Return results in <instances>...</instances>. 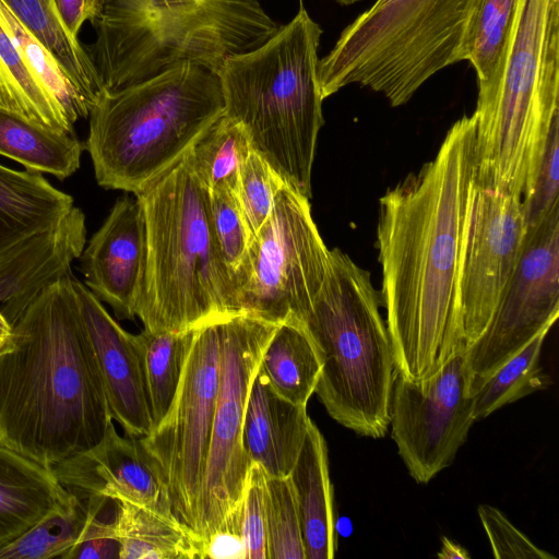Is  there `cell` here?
Returning a JSON list of instances; mask_svg holds the SVG:
<instances>
[{
    "label": "cell",
    "instance_id": "obj_1",
    "mask_svg": "<svg viewBox=\"0 0 559 559\" xmlns=\"http://www.w3.org/2000/svg\"><path fill=\"white\" fill-rule=\"evenodd\" d=\"M474 115L448 130L436 156L379 200L380 298L396 372L418 381L465 349L457 276L475 186Z\"/></svg>",
    "mask_w": 559,
    "mask_h": 559
},
{
    "label": "cell",
    "instance_id": "obj_2",
    "mask_svg": "<svg viewBox=\"0 0 559 559\" xmlns=\"http://www.w3.org/2000/svg\"><path fill=\"white\" fill-rule=\"evenodd\" d=\"M11 326L0 352V442L52 469L96 445L112 423L72 273Z\"/></svg>",
    "mask_w": 559,
    "mask_h": 559
},
{
    "label": "cell",
    "instance_id": "obj_3",
    "mask_svg": "<svg viewBox=\"0 0 559 559\" xmlns=\"http://www.w3.org/2000/svg\"><path fill=\"white\" fill-rule=\"evenodd\" d=\"M475 183L532 191L559 118V0H518L490 88L477 95Z\"/></svg>",
    "mask_w": 559,
    "mask_h": 559
},
{
    "label": "cell",
    "instance_id": "obj_4",
    "mask_svg": "<svg viewBox=\"0 0 559 559\" xmlns=\"http://www.w3.org/2000/svg\"><path fill=\"white\" fill-rule=\"evenodd\" d=\"M321 35L300 2L292 21L260 46L226 58L216 73L224 115L239 122L251 148L307 198L324 123L318 81Z\"/></svg>",
    "mask_w": 559,
    "mask_h": 559
},
{
    "label": "cell",
    "instance_id": "obj_5",
    "mask_svg": "<svg viewBox=\"0 0 559 559\" xmlns=\"http://www.w3.org/2000/svg\"><path fill=\"white\" fill-rule=\"evenodd\" d=\"M225 111L216 73L181 63L104 90L92 107L85 148L105 189L134 194L175 167Z\"/></svg>",
    "mask_w": 559,
    "mask_h": 559
},
{
    "label": "cell",
    "instance_id": "obj_6",
    "mask_svg": "<svg viewBox=\"0 0 559 559\" xmlns=\"http://www.w3.org/2000/svg\"><path fill=\"white\" fill-rule=\"evenodd\" d=\"M135 197L146 228L145 281L136 311L144 330H182L239 313L234 276L211 226L209 188L189 154Z\"/></svg>",
    "mask_w": 559,
    "mask_h": 559
},
{
    "label": "cell",
    "instance_id": "obj_7",
    "mask_svg": "<svg viewBox=\"0 0 559 559\" xmlns=\"http://www.w3.org/2000/svg\"><path fill=\"white\" fill-rule=\"evenodd\" d=\"M381 307L369 272L334 248L323 284L301 320L321 361L314 393L335 421L374 439L388 432L396 374Z\"/></svg>",
    "mask_w": 559,
    "mask_h": 559
},
{
    "label": "cell",
    "instance_id": "obj_8",
    "mask_svg": "<svg viewBox=\"0 0 559 559\" xmlns=\"http://www.w3.org/2000/svg\"><path fill=\"white\" fill-rule=\"evenodd\" d=\"M478 0H376L318 62L325 99L358 84L406 104L460 53Z\"/></svg>",
    "mask_w": 559,
    "mask_h": 559
},
{
    "label": "cell",
    "instance_id": "obj_9",
    "mask_svg": "<svg viewBox=\"0 0 559 559\" xmlns=\"http://www.w3.org/2000/svg\"><path fill=\"white\" fill-rule=\"evenodd\" d=\"M85 47L105 90L116 91L181 63L214 73L229 56L271 37L276 22L261 0H202L163 12L105 16Z\"/></svg>",
    "mask_w": 559,
    "mask_h": 559
},
{
    "label": "cell",
    "instance_id": "obj_10",
    "mask_svg": "<svg viewBox=\"0 0 559 559\" xmlns=\"http://www.w3.org/2000/svg\"><path fill=\"white\" fill-rule=\"evenodd\" d=\"M329 255L309 198L285 182L235 271L239 312L276 324L301 321L323 284Z\"/></svg>",
    "mask_w": 559,
    "mask_h": 559
},
{
    "label": "cell",
    "instance_id": "obj_11",
    "mask_svg": "<svg viewBox=\"0 0 559 559\" xmlns=\"http://www.w3.org/2000/svg\"><path fill=\"white\" fill-rule=\"evenodd\" d=\"M278 324L239 312L219 319L221 369L194 531L206 539L240 507L251 462L242 443L251 383Z\"/></svg>",
    "mask_w": 559,
    "mask_h": 559
},
{
    "label": "cell",
    "instance_id": "obj_12",
    "mask_svg": "<svg viewBox=\"0 0 559 559\" xmlns=\"http://www.w3.org/2000/svg\"><path fill=\"white\" fill-rule=\"evenodd\" d=\"M221 317L197 325L173 402L140 439L167 486L175 514L193 530L219 385Z\"/></svg>",
    "mask_w": 559,
    "mask_h": 559
},
{
    "label": "cell",
    "instance_id": "obj_13",
    "mask_svg": "<svg viewBox=\"0 0 559 559\" xmlns=\"http://www.w3.org/2000/svg\"><path fill=\"white\" fill-rule=\"evenodd\" d=\"M559 317V206L527 229L523 251L497 311L465 349L471 395Z\"/></svg>",
    "mask_w": 559,
    "mask_h": 559
},
{
    "label": "cell",
    "instance_id": "obj_14",
    "mask_svg": "<svg viewBox=\"0 0 559 559\" xmlns=\"http://www.w3.org/2000/svg\"><path fill=\"white\" fill-rule=\"evenodd\" d=\"M473 406L465 349L428 378L413 381L396 372L390 405L392 439L416 483H429L453 462L475 421Z\"/></svg>",
    "mask_w": 559,
    "mask_h": 559
},
{
    "label": "cell",
    "instance_id": "obj_15",
    "mask_svg": "<svg viewBox=\"0 0 559 559\" xmlns=\"http://www.w3.org/2000/svg\"><path fill=\"white\" fill-rule=\"evenodd\" d=\"M527 235L522 199L475 183L457 276L465 349L491 322Z\"/></svg>",
    "mask_w": 559,
    "mask_h": 559
},
{
    "label": "cell",
    "instance_id": "obj_16",
    "mask_svg": "<svg viewBox=\"0 0 559 559\" xmlns=\"http://www.w3.org/2000/svg\"><path fill=\"white\" fill-rule=\"evenodd\" d=\"M146 228L138 199H118L80 255L84 285L120 320H133L144 288Z\"/></svg>",
    "mask_w": 559,
    "mask_h": 559
},
{
    "label": "cell",
    "instance_id": "obj_17",
    "mask_svg": "<svg viewBox=\"0 0 559 559\" xmlns=\"http://www.w3.org/2000/svg\"><path fill=\"white\" fill-rule=\"evenodd\" d=\"M85 243V215L73 205L57 222L0 248V312L11 325L45 288L71 273Z\"/></svg>",
    "mask_w": 559,
    "mask_h": 559
},
{
    "label": "cell",
    "instance_id": "obj_18",
    "mask_svg": "<svg viewBox=\"0 0 559 559\" xmlns=\"http://www.w3.org/2000/svg\"><path fill=\"white\" fill-rule=\"evenodd\" d=\"M52 472L72 493L173 510L167 486L140 439L121 437L112 423L96 445Z\"/></svg>",
    "mask_w": 559,
    "mask_h": 559
},
{
    "label": "cell",
    "instance_id": "obj_19",
    "mask_svg": "<svg viewBox=\"0 0 559 559\" xmlns=\"http://www.w3.org/2000/svg\"><path fill=\"white\" fill-rule=\"evenodd\" d=\"M72 284L96 355L111 417L127 437L144 438L154 425L135 335L127 332L73 275Z\"/></svg>",
    "mask_w": 559,
    "mask_h": 559
},
{
    "label": "cell",
    "instance_id": "obj_20",
    "mask_svg": "<svg viewBox=\"0 0 559 559\" xmlns=\"http://www.w3.org/2000/svg\"><path fill=\"white\" fill-rule=\"evenodd\" d=\"M309 421L307 406L278 395L259 368L250 386L242 430L250 462L259 464L269 477L289 476Z\"/></svg>",
    "mask_w": 559,
    "mask_h": 559
},
{
    "label": "cell",
    "instance_id": "obj_21",
    "mask_svg": "<svg viewBox=\"0 0 559 559\" xmlns=\"http://www.w3.org/2000/svg\"><path fill=\"white\" fill-rule=\"evenodd\" d=\"M72 500L52 469L0 442V547Z\"/></svg>",
    "mask_w": 559,
    "mask_h": 559
},
{
    "label": "cell",
    "instance_id": "obj_22",
    "mask_svg": "<svg viewBox=\"0 0 559 559\" xmlns=\"http://www.w3.org/2000/svg\"><path fill=\"white\" fill-rule=\"evenodd\" d=\"M289 479L299 511L306 559L334 558L337 532L328 447L311 419Z\"/></svg>",
    "mask_w": 559,
    "mask_h": 559
},
{
    "label": "cell",
    "instance_id": "obj_23",
    "mask_svg": "<svg viewBox=\"0 0 559 559\" xmlns=\"http://www.w3.org/2000/svg\"><path fill=\"white\" fill-rule=\"evenodd\" d=\"M119 559H204V539L173 510L117 501Z\"/></svg>",
    "mask_w": 559,
    "mask_h": 559
},
{
    "label": "cell",
    "instance_id": "obj_24",
    "mask_svg": "<svg viewBox=\"0 0 559 559\" xmlns=\"http://www.w3.org/2000/svg\"><path fill=\"white\" fill-rule=\"evenodd\" d=\"M84 147L75 133L55 131L0 105V155L26 170L63 180L80 168Z\"/></svg>",
    "mask_w": 559,
    "mask_h": 559
},
{
    "label": "cell",
    "instance_id": "obj_25",
    "mask_svg": "<svg viewBox=\"0 0 559 559\" xmlns=\"http://www.w3.org/2000/svg\"><path fill=\"white\" fill-rule=\"evenodd\" d=\"M72 206V197L41 174L0 164V248L57 222Z\"/></svg>",
    "mask_w": 559,
    "mask_h": 559
},
{
    "label": "cell",
    "instance_id": "obj_26",
    "mask_svg": "<svg viewBox=\"0 0 559 559\" xmlns=\"http://www.w3.org/2000/svg\"><path fill=\"white\" fill-rule=\"evenodd\" d=\"M260 370L278 395L307 406L320 378L321 361L301 321L288 319L277 325L262 354Z\"/></svg>",
    "mask_w": 559,
    "mask_h": 559
},
{
    "label": "cell",
    "instance_id": "obj_27",
    "mask_svg": "<svg viewBox=\"0 0 559 559\" xmlns=\"http://www.w3.org/2000/svg\"><path fill=\"white\" fill-rule=\"evenodd\" d=\"M51 52L71 81L94 106L105 90L85 47L63 26L52 0H1Z\"/></svg>",
    "mask_w": 559,
    "mask_h": 559
},
{
    "label": "cell",
    "instance_id": "obj_28",
    "mask_svg": "<svg viewBox=\"0 0 559 559\" xmlns=\"http://www.w3.org/2000/svg\"><path fill=\"white\" fill-rule=\"evenodd\" d=\"M72 495L73 500L66 511L47 516L0 547V559H66L81 543L92 521L111 501L100 496Z\"/></svg>",
    "mask_w": 559,
    "mask_h": 559
},
{
    "label": "cell",
    "instance_id": "obj_29",
    "mask_svg": "<svg viewBox=\"0 0 559 559\" xmlns=\"http://www.w3.org/2000/svg\"><path fill=\"white\" fill-rule=\"evenodd\" d=\"M0 105L55 131L74 134V124L29 69L1 20Z\"/></svg>",
    "mask_w": 559,
    "mask_h": 559
},
{
    "label": "cell",
    "instance_id": "obj_30",
    "mask_svg": "<svg viewBox=\"0 0 559 559\" xmlns=\"http://www.w3.org/2000/svg\"><path fill=\"white\" fill-rule=\"evenodd\" d=\"M195 328L143 330L135 335L154 427L166 415L176 394Z\"/></svg>",
    "mask_w": 559,
    "mask_h": 559
},
{
    "label": "cell",
    "instance_id": "obj_31",
    "mask_svg": "<svg viewBox=\"0 0 559 559\" xmlns=\"http://www.w3.org/2000/svg\"><path fill=\"white\" fill-rule=\"evenodd\" d=\"M549 330L540 331L474 392L472 396L475 421L550 384L540 366L542 348Z\"/></svg>",
    "mask_w": 559,
    "mask_h": 559
},
{
    "label": "cell",
    "instance_id": "obj_32",
    "mask_svg": "<svg viewBox=\"0 0 559 559\" xmlns=\"http://www.w3.org/2000/svg\"><path fill=\"white\" fill-rule=\"evenodd\" d=\"M251 150L243 127L222 115L188 154L195 174L209 190L235 192L241 166Z\"/></svg>",
    "mask_w": 559,
    "mask_h": 559
},
{
    "label": "cell",
    "instance_id": "obj_33",
    "mask_svg": "<svg viewBox=\"0 0 559 559\" xmlns=\"http://www.w3.org/2000/svg\"><path fill=\"white\" fill-rule=\"evenodd\" d=\"M516 1L478 0L460 53V61H468L476 72L478 95L495 81Z\"/></svg>",
    "mask_w": 559,
    "mask_h": 559
},
{
    "label": "cell",
    "instance_id": "obj_34",
    "mask_svg": "<svg viewBox=\"0 0 559 559\" xmlns=\"http://www.w3.org/2000/svg\"><path fill=\"white\" fill-rule=\"evenodd\" d=\"M0 20L17 45L27 66L74 124L88 118L92 105L78 90L51 52L0 0Z\"/></svg>",
    "mask_w": 559,
    "mask_h": 559
},
{
    "label": "cell",
    "instance_id": "obj_35",
    "mask_svg": "<svg viewBox=\"0 0 559 559\" xmlns=\"http://www.w3.org/2000/svg\"><path fill=\"white\" fill-rule=\"evenodd\" d=\"M267 559H306L295 491L287 477L266 476Z\"/></svg>",
    "mask_w": 559,
    "mask_h": 559
},
{
    "label": "cell",
    "instance_id": "obj_36",
    "mask_svg": "<svg viewBox=\"0 0 559 559\" xmlns=\"http://www.w3.org/2000/svg\"><path fill=\"white\" fill-rule=\"evenodd\" d=\"M285 181L257 152L243 162L235 194L251 237L270 215Z\"/></svg>",
    "mask_w": 559,
    "mask_h": 559
},
{
    "label": "cell",
    "instance_id": "obj_37",
    "mask_svg": "<svg viewBox=\"0 0 559 559\" xmlns=\"http://www.w3.org/2000/svg\"><path fill=\"white\" fill-rule=\"evenodd\" d=\"M209 207L216 243L234 276L249 246L250 231L234 191L209 190Z\"/></svg>",
    "mask_w": 559,
    "mask_h": 559
},
{
    "label": "cell",
    "instance_id": "obj_38",
    "mask_svg": "<svg viewBox=\"0 0 559 559\" xmlns=\"http://www.w3.org/2000/svg\"><path fill=\"white\" fill-rule=\"evenodd\" d=\"M559 118L550 129L531 193L522 200L527 229L538 225L559 206Z\"/></svg>",
    "mask_w": 559,
    "mask_h": 559
},
{
    "label": "cell",
    "instance_id": "obj_39",
    "mask_svg": "<svg viewBox=\"0 0 559 559\" xmlns=\"http://www.w3.org/2000/svg\"><path fill=\"white\" fill-rule=\"evenodd\" d=\"M242 537L246 559H267L266 474L251 463L241 501Z\"/></svg>",
    "mask_w": 559,
    "mask_h": 559
},
{
    "label": "cell",
    "instance_id": "obj_40",
    "mask_svg": "<svg viewBox=\"0 0 559 559\" xmlns=\"http://www.w3.org/2000/svg\"><path fill=\"white\" fill-rule=\"evenodd\" d=\"M477 512L490 543L493 557L513 559L556 558L536 546L499 509L480 504Z\"/></svg>",
    "mask_w": 559,
    "mask_h": 559
},
{
    "label": "cell",
    "instance_id": "obj_41",
    "mask_svg": "<svg viewBox=\"0 0 559 559\" xmlns=\"http://www.w3.org/2000/svg\"><path fill=\"white\" fill-rule=\"evenodd\" d=\"M241 520L240 504L206 539L205 558L246 559Z\"/></svg>",
    "mask_w": 559,
    "mask_h": 559
},
{
    "label": "cell",
    "instance_id": "obj_42",
    "mask_svg": "<svg viewBox=\"0 0 559 559\" xmlns=\"http://www.w3.org/2000/svg\"><path fill=\"white\" fill-rule=\"evenodd\" d=\"M66 29L79 38L84 22L94 25L104 11V0H52Z\"/></svg>",
    "mask_w": 559,
    "mask_h": 559
},
{
    "label": "cell",
    "instance_id": "obj_43",
    "mask_svg": "<svg viewBox=\"0 0 559 559\" xmlns=\"http://www.w3.org/2000/svg\"><path fill=\"white\" fill-rule=\"evenodd\" d=\"M202 0H104L105 16H122L163 12L187 5Z\"/></svg>",
    "mask_w": 559,
    "mask_h": 559
},
{
    "label": "cell",
    "instance_id": "obj_44",
    "mask_svg": "<svg viewBox=\"0 0 559 559\" xmlns=\"http://www.w3.org/2000/svg\"><path fill=\"white\" fill-rule=\"evenodd\" d=\"M437 556L441 559H468L466 549L448 537H442V546Z\"/></svg>",
    "mask_w": 559,
    "mask_h": 559
},
{
    "label": "cell",
    "instance_id": "obj_45",
    "mask_svg": "<svg viewBox=\"0 0 559 559\" xmlns=\"http://www.w3.org/2000/svg\"><path fill=\"white\" fill-rule=\"evenodd\" d=\"M337 3L342 4V5H350V4H354L356 2H359L361 0H335Z\"/></svg>",
    "mask_w": 559,
    "mask_h": 559
}]
</instances>
